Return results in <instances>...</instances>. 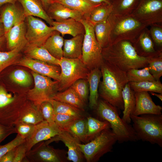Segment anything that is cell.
I'll use <instances>...</instances> for the list:
<instances>
[{
    "label": "cell",
    "instance_id": "cell-1",
    "mask_svg": "<svg viewBox=\"0 0 162 162\" xmlns=\"http://www.w3.org/2000/svg\"><path fill=\"white\" fill-rule=\"evenodd\" d=\"M100 70L102 80L99 86V97L119 110H123L122 92L129 82L127 72L104 60Z\"/></svg>",
    "mask_w": 162,
    "mask_h": 162
},
{
    "label": "cell",
    "instance_id": "cell-2",
    "mask_svg": "<svg viewBox=\"0 0 162 162\" xmlns=\"http://www.w3.org/2000/svg\"><path fill=\"white\" fill-rule=\"evenodd\" d=\"M104 60L127 72L148 66V57L138 55L132 43L122 40L102 48Z\"/></svg>",
    "mask_w": 162,
    "mask_h": 162
},
{
    "label": "cell",
    "instance_id": "cell-3",
    "mask_svg": "<svg viewBox=\"0 0 162 162\" xmlns=\"http://www.w3.org/2000/svg\"><path fill=\"white\" fill-rule=\"evenodd\" d=\"M96 109L100 120H106L109 123L119 143L138 140L133 126L120 117L119 109L103 99L98 100Z\"/></svg>",
    "mask_w": 162,
    "mask_h": 162
},
{
    "label": "cell",
    "instance_id": "cell-4",
    "mask_svg": "<svg viewBox=\"0 0 162 162\" xmlns=\"http://www.w3.org/2000/svg\"><path fill=\"white\" fill-rule=\"evenodd\" d=\"M107 19L111 26L110 44L124 40L132 43L145 28L149 26L131 14L124 15L111 13Z\"/></svg>",
    "mask_w": 162,
    "mask_h": 162
},
{
    "label": "cell",
    "instance_id": "cell-5",
    "mask_svg": "<svg viewBox=\"0 0 162 162\" xmlns=\"http://www.w3.org/2000/svg\"><path fill=\"white\" fill-rule=\"evenodd\" d=\"M133 127L139 140L162 147V115H130Z\"/></svg>",
    "mask_w": 162,
    "mask_h": 162
},
{
    "label": "cell",
    "instance_id": "cell-6",
    "mask_svg": "<svg viewBox=\"0 0 162 162\" xmlns=\"http://www.w3.org/2000/svg\"><path fill=\"white\" fill-rule=\"evenodd\" d=\"M80 22L85 30L80 59L90 70L95 68L100 69L104 62L102 48L95 37L93 25L87 19L83 18Z\"/></svg>",
    "mask_w": 162,
    "mask_h": 162
},
{
    "label": "cell",
    "instance_id": "cell-7",
    "mask_svg": "<svg viewBox=\"0 0 162 162\" xmlns=\"http://www.w3.org/2000/svg\"><path fill=\"white\" fill-rule=\"evenodd\" d=\"M117 141L116 137L110 128L103 130L90 142L78 145L88 162H96L107 153L112 151Z\"/></svg>",
    "mask_w": 162,
    "mask_h": 162
},
{
    "label": "cell",
    "instance_id": "cell-8",
    "mask_svg": "<svg viewBox=\"0 0 162 162\" xmlns=\"http://www.w3.org/2000/svg\"><path fill=\"white\" fill-rule=\"evenodd\" d=\"M59 66L61 71L58 91H60L65 90L80 79H87L90 71L79 58L63 57L60 60Z\"/></svg>",
    "mask_w": 162,
    "mask_h": 162
},
{
    "label": "cell",
    "instance_id": "cell-9",
    "mask_svg": "<svg viewBox=\"0 0 162 162\" xmlns=\"http://www.w3.org/2000/svg\"><path fill=\"white\" fill-rule=\"evenodd\" d=\"M31 73L34 85L33 88L28 92L27 98L35 105L40 107L42 103L51 99L57 93L58 82L53 81L50 77L33 71Z\"/></svg>",
    "mask_w": 162,
    "mask_h": 162
},
{
    "label": "cell",
    "instance_id": "cell-10",
    "mask_svg": "<svg viewBox=\"0 0 162 162\" xmlns=\"http://www.w3.org/2000/svg\"><path fill=\"white\" fill-rule=\"evenodd\" d=\"M27 45L42 46L47 38L55 31L39 18L29 16L26 17Z\"/></svg>",
    "mask_w": 162,
    "mask_h": 162
},
{
    "label": "cell",
    "instance_id": "cell-11",
    "mask_svg": "<svg viewBox=\"0 0 162 162\" xmlns=\"http://www.w3.org/2000/svg\"><path fill=\"white\" fill-rule=\"evenodd\" d=\"M139 21L150 26L162 23V0H140L131 14Z\"/></svg>",
    "mask_w": 162,
    "mask_h": 162
},
{
    "label": "cell",
    "instance_id": "cell-12",
    "mask_svg": "<svg viewBox=\"0 0 162 162\" xmlns=\"http://www.w3.org/2000/svg\"><path fill=\"white\" fill-rule=\"evenodd\" d=\"M60 132L61 130L56 124L50 125L45 120L35 125L33 132L25 139L24 142L27 152L31 150L36 144L50 139L58 135Z\"/></svg>",
    "mask_w": 162,
    "mask_h": 162
},
{
    "label": "cell",
    "instance_id": "cell-13",
    "mask_svg": "<svg viewBox=\"0 0 162 162\" xmlns=\"http://www.w3.org/2000/svg\"><path fill=\"white\" fill-rule=\"evenodd\" d=\"M16 64L28 68L32 71L58 82L59 81L61 71L59 66L26 56L20 59Z\"/></svg>",
    "mask_w": 162,
    "mask_h": 162
},
{
    "label": "cell",
    "instance_id": "cell-14",
    "mask_svg": "<svg viewBox=\"0 0 162 162\" xmlns=\"http://www.w3.org/2000/svg\"><path fill=\"white\" fill-rule=\"evenodd\" d=\"M16 99L15 96L9 93L4 85L0 84V124L7 126H13L18 115L9 108Z\"/></svg>",
    "mask_w": 162,
    "mask_h": 162
},
{
    "label": "cell",
    "instance_id": "cell-15",
    "mask_svg": "<svg viewBox=\"0 0 162 162\" xmlns=\"http://www.w3.org/2000/svg\"><path fill=\"white\" fill-rule=\"evenodd\" d=\"M25 20L18 22L5 35L6 48L8 50L16 48L22 50L26 45V24Z\"/></svg>",
    "mask_w": 162,
    "mask_h": 162
},
{
    "label": "cell",
    "instance_id": "cell-16",
    "mask_svg": "<svg viewBox=\"0 0 162 162\" xmlns=\"http://www.w3.org/2000/svg\"><path fill=\"white\" fill-rule=\"evenodd\" d=\"M136 103L132 114L139 116L144 114H162V107L156 105L148 92H134Z\"/></svg>",
    "mask_w": 162,
    "mask_h": 162
},
{
    "label": "cell",
    "instance_id": "cell-17",
    "mask_svg": "<svg viewBox=\"0 0 162 162\" xmlns=\"http://www.w3.org/2000/svg\"><path fill=\"white\" fill-rule=\"evenodd\" d=\"M46 144L54 141L60 140L68 148L67 159L74 162H82L83 159V154L81 151L78 144L80 141L66 131H61L60 133L50 139Z\"/></svg>",
    "mask_w": 162,
    "mask_h": 162
},
{
    "label": "cell",
    "instance_id": "cell-18",
    "mask_svg": "<svg viewBox=\"0 0 162 162\" xmlns=\"http://www.w3.org/2000/svg\"><path fill=\"white\" fill-rule=\"evenodd\" d=\"M132 44L138 54L140 56L148 57L162 54V51L155 49L147 27L143 30Z\"/></svg>",
    "mask_w": 162,
    "mask_h": 162
},
{
    "label": "cell",
    "instance_id": "cell-19",
    "mask_svg": "<svg viewBox=\"0 0 162 162\" xmlns=\"http://www.w3.org/2000/svg\"><path fill=\"white\" fill-rule=\"evenodd\" d=\"M0 16L3 24L5 35L16 23L25 19L23 9L15 4L8 3L0 8Z\"/></svg>",
    "mask_w": 162,
    "mask_h": 162
},
{
    "label": "cell",
    "instance_id": "cell-20",
    "mask_svg": "<svg viewBox=\"0 0 162 162\" xmlns=\"http://www.w3.org/2000/svg\"><path fill=\"white\" fill-rule=\"evenodd\" d=\"M46 12L52 20L58 22H62L69 18L80 21L84 18L80 12L57 2H52L49 6Z\"/></svg>",
    "mask_w": 162,
    "mask_h": 162
},
{
    "label": "cell",
    "instance_id": "cell-21",
    "mask_svg": "<svg viewBox=\"0 0 162 162\" xmlns=\"http://www.w3.org/2000/svg\"><path fill=\"white\" fill-rule=\"evenodd\" d=\"M51 26L54 30L59 32L62 36L68 34L74 37L85 33V28L82 23L72 18L60 22L53 20Z\"/></svg>",
    "mask_w": 162,
    "mask_h": 162
},
{
    "label": "cell",
    "instance_id": "cell-22",
    "mask_svg": "<svg viewBox=\"0 0 162 162\" xmlns=\"http://www.w3.org/2000/svg\"><path fill=\"white\" fill-rule=\"evenodd\" d=\"M23 8L26 17L31 16L43 19L51 26L53 20L44 10L40 0H17Z\"/></svg>",
    "mask_w": 162,
    "mask_h": 162
},
{
    "label": "cell",
    "instance_id": "cell-23",
    "mask_svg": "<svg viewBox=\"0 0 162 162\" xmlns=\"http://www.w3.org/2000/svg\"><path fill=\"white\" fill-rule=\"evenodd\" d=\"M102 77L100 69L95 68L90 70L87 78L89 92V106L92 109H96L98 105V87Z\"/></svg>",
    "mask_w": 162,
    "mask_h": 162
},
{
    "label": "cell",
    "instance_id": "cell-24",
    "mask_svg": "<svg viewBox=\"0 0 162 162\" xmlns=\"http://www.w3.org/2000/svg\"><path fill=\"white\" fill-rule=\"evenodd\" d=\"M28 157L32 160L45 162H61L63 160L59 152L45 143L40 146L35 151L29 152Z\"/></svg>",
    "mask_w": 162,
    "mask_h": 162
},
{
    "label": "cell",
    "instance_id": "cell-25",
    "mask_svg": "<svg viewBox=\"0 0 162 162\" xmlns=\"http://www.w3.org/2000/svg\"><path fill=\"white\" fill-rule=\"evenodd\" d=\"M84 34H80L71 39L64 40L63 56L68 58H81Z\"/></svg>",
    "mask_w": 162,
    "mask_h": 162
},
{
    "label": "cell",
    "instance_id": "cell-26",
    "mask_svg": "<svg viewBox=\"0 0 162 162\" xmlns=\"http://www.w3.org/2000/svg\"><path fill=\"white\" fill-rule=\"evenodd\" d=\"M23 50L26 56L59 66L60 60L52 56L43 46H38L26 45Z\"/></svg>",
    "mask_w": 162,
    "mask_h": 162
},
{
    "label": "cell",
    "instance_id": "cell-27",
    "mask_svg": "<svg viewBox=\"0 0 162 162\" xmlns=\"http://www.w3.org/2000/svg\"><path fill=\"white\" fill-rule=\"evenodd\" d=\"M53 2L59 3L80 12L84 18L88 20L92 11L100 4L94 3L88 0H52V2Z\"/></svg>",
    "mask_w": 162,
    "mask_h": 162
},
{
    "label": "cell",
    "instance_id": "cell-28",
    "mask_svg": "<svg viewBox=\"0 0 162 162\" xmlns=\"http://www.w3.org/2000/svg\"><path fill=\"white\" fill-rule=\"evenodd\" d=\"M64 39L60 33L55 31L46 40L43 46L55 58L60 60L63 57Z\"/></svg>",
    "mask_w": 162,
    "mask_h": 162
},
{
    "label": "cell",
    "instance_id": "cell-29",
    "mask_svg": "<svg viewBox=\"0 0 162 162\" xmlns=\"http://www.w3.org/2000/svg\"><path fill=\"white\" fill-rule=\"evenodd\" d=\"M44 120L40 107L36 106L32 102L31 105L20 110L15 122L20 121L36 125Z\"/></svg>",
    "mask_w": 162,
    "mask_h": 162
},
{
    "label": "cell",
    "instance_id": "cell-30",
    "mask_svg": "<svg viewBox=\"0 0 162 162\" xmlns=\"http://www.w3.org/2000/svg\"><path fill=\"white\" fill-rule=\"evenodd\" d=\"M122 95L124 108L122 119L125 122L130 124L131 122L130 115L133 114L136 103L134 92L130 88L129 82L123 88Z\"/></svg>",
    "mask_w": 162,
    "mask_h": 162
},
{
    "label": "cell",
    "instance_id": "cell-31",
    "mask_svg": "<svg viewBox=\"0 0 162 162\" xmlns=\"http://www.w3.org/2000/svg\"><path fill=\"white\" fill-rule=\"evenodd\" d=\"M51 99L69 104L82 111L84 110L85 103L70 87L61 92L56 93Z\"/></svg>",
    "mask_w": 162,
    "mask_h": 162
},
{
    "label": "cell",
    "instance_id": "cell-32",
    "mask_svg": "<svg viewBox=\"0 0 162 162\" xmlns=\"http://www.w3.org/2000/svg\"><path fill=\"white\" fill-rule=\"evenodd\" d=\"M93 28L96 39L102 48L109 45L111 26L108 19L95 24Z\"/></svg>",
    "mask_w": 162,
    "mask_h": 162
},
{
    "label": "cell",
    "instance_id": "cell-33",
    "mask_svg": "<svg viewBox=\"0 0 162 162\" xmlns=\"http://www.w3.org/2000/svg\"><path fill=\"white\" fill-rule=\"evenodd\" d=\"M112 11V4L106 3L100 4L92 11L88 20L94 25L107 20Z\"/></svg>",
    "mask_w": 162,
    "mask_h": 162
},
{
    "label": "cell",
    "instance_id": "cell-34",
    "mask_svg": "<svg viewBox=\"0 0 162 162\" xmlns=\"http://www.w3.org/2000/svg\"><path fill=\"white\" fill-rule=\"evenodd\" d=\"M87 121L88 141L92 140L103 130L110 128L109 123L106 120L102 121L89 117L87 118Z\"/></svg>",
    "mask_w": 162,
    "mask_h": 162
},
{
    "label": "cell",
    "instance_id": "cell-35",
    "mask_svg": "<svg viewBox=\"0 0 162 162\" xmlns=\"http://www.w3.org/2000/svg\"><path fill=\"white\" fill-rule=\"evenodd\" d=\"M131 88L134 92H153L162 94V84L160 81H146L138 82H129Z\"/></svg>",
    "mask_w": 162,
    "mask_h": 162
},
{
    "label": "cell",
    "instance_id": "cell-36",
    "mask_svg": "<svg viewBox=\"0 0 162 162\" xmlns=\"http://www.w3.org/2000/svg\"><path fill=\"white\" fill-rule=\"evenodd\" d=\"M140 0H113L112 13L121 15L131 14L136 7Z\"/></svg>",
    "mask_w": 162,
    "mask_h": 162
},
{
    "label": "cell",
    "instance_id": "cell-37",
    "mask_svg": "<svg viewBox=\"0 0 162 162\" xmlns=\"http://www.w3.org/2000/svg\"><path fill=\"white\" fill-rule=\"evenodd\" d=\"M67 131L80 141L83 142L87 141V119L83 117L78 119L70 126Z\"/></svg>",
    "mask_w": 162,
    "mask_h": 162
},
{
    "label": "cell",
    "instance_id": "cell-38",
    "mask_svg": "<svg viewBox=\"0 0 162 162\" xmlns=\"http://www.w3.org/2000/svg\"><path fill=\"white\" fill-rule=\"evenodd\" d=\"M22 50L16 48L8 51H0V74L10 66L17 63L20 59Z\"/></svg>",
    "mask_w": 162,
    "mask_h": 162
},
{
    "label": "cell",
    "instance_id": "cell-39",
    "mask_svg": "<svg viewBox=\"0 0 162 162\" xmlns=\"http://www.w3.org/2000/svg\"><path fill=\"white\" fill-rule=\"evenodd\" d=\"M48 101L52 104L55 113L68 115L79 118L83 117L82 110L73 106L52 99Z\"/></svg>",
    "mask_w": 162,
    "mask_h": 162
},
{
    "label": "cell",
    "instance_id": "cell-40",
    "mask_svg": "<svg viewBox=\"0 0 162 162\" xmlns=\"http://www.w3.org/2000/svg\"><path fill=\"white\" fill-rule=\"evenodd\" d=\"M149 70V67L147 66L141 69H134L129 70L127 72L129 82L156 80L150 73Z\"/></svg>",
    "mask_w": 162,
    "mask_h": 162
},
{
    "label": "cell",
    "instance_id": "cell-41",
    "mask_svg": "<svg viewBox=\"0 0 162 162\" xmlns=\"http://www.w3.org/2000/svg\"><path fill=\"white\" fill-rule=\"evenodd\" d=\"M9 78L13 82L23 87H28L32 83L30 75L22 69H17L12 71L9 75Z\"/></svg>",
    "mask_w": 162,
    "mask_h": 162
},
{
    "label": "cell",
    "instance_id": "cell-42",
    "mask_svg": "<svg viewBox=\"0 0 162 162\" xmlns=\"http://www.w3.org/2000/svg\"><path fill=\"white\" fill-rule=\"evenodd\" d=\"M149 72L156 80L160 81L162 76V54L148 57Z\"/></svg>",
    "mask_w": 162,
    "mask_h": 162
},
{
    "label": "cell",
    "instance_id": "cell-43",
    "mask_svg": "<svg viewBox=\"0 0 162 162\" xmlns=\"http://www.w3.org/2000/svg\"><path fill=\"white\" fill-rule=\"evenodd\" d=\"M79 118L70 115L55 113V122L61 131H67L70 126Z\"/></svg>",
    "mask_w": 162,
    "mask_h": 162
},
{
    "label": "cell",
    "instance_id": "cell-44",
    "mask_svg": "<svg viewBox=\"0 0 162 162\" xmlns=\"http://www.w3.org/2000/svg\"><path fill=\"white\" fill-rule=\"evenodd\" d=\"M85 103L87 100L89 93L88 83L87 79H80L70 86Z\"/></svg>",
    "mask_w": 162,
    "mask_h": 162
},
{
    "label": "cell",
    "instance_id": "cell-45",
    "mask_svg": "<svg viewBox=\"0 0 162 162\" xmlns=\"http://www.w3.org/2000/svg\"><path fill=\"white\" fill-rule=\"evenodd\" d=\"M159 24L151 25L149 30L154 45L157 47V50L162 51V26Z\"/></svg>",
    "mask_w": 162,
    "mask_h": 162
},
{
    "label": "cell",
    "instance_id": "cell-46",
    "mask_svg": "<svg viewBox=\"0 0 162 162\" xmlns=\"http://www.w3.org/2000/svg\"><path fill=\"white\" fill-rule=\"evenodd\" d=\"M40 109L44 120L50 125L56 124L54 121L55 112L52 104L49 101L42 103Z\"/></svg>",
    "mask_w": 162,
    "mask_h": 162
},
{
    "label": "cell",
    "instance_id": "cell-47",
    "mask_svg": "<svg viewBox=\"0 0 162 162\" xmlns=\"http://www.w3.org/2000/svg\"><path fill=\"white\" fill-rule=\"evenodd\" d=\"M14 125L16 132L25 139L32 134L35 126V125L20 121L16 122Z\"/></svg>",
    "mask_w": 162,
    "mask_h": 162
},
{
    "label": "cell",
    "instance_id": "cell-48",
    "mask_svg": "<svg viewBox=\"0 0 162 162\" xmlns=\"http://www.w3.org/2000/svg\"><path fill=\"white\" fill-rule=\"evenodd\" d=\"M25 139L19 134L13 140L4 145H0V159L7 153L23 143Z\"/></svg>",
    "mask_w": 162,
    "mask_h": 162
},
{
    "label": "cell",
    "instance_id": "cell-49",
    "mask_svg": "<svg viewBox=\"0 0 162 162\" xmlns=\"http://www.w3.org/2000/svg\"><path fill=\"white\" fill-rule=\"evenodd\" d=\"M26 153V148L24 142L16 147L13 162H22Z\"/></svg>",
    "mask_w": 162,
    "mask_h": 162
},
{
    "label": "cell",
    "instance_id": "cell-50",
    "mask_svg": "<svg viewBox=\"0 0 162 162\" xmlns=\"http://www.w3.org/2000/svg\"><path fill=\"white\" fill-rule=\"evenodd\" d=\"M14 132L16 131L14 126H7L0 124V143Z\"/></svg>",
    "mask_w": 162,
    "mask_h": 162
},
{
    "label": "cell",
    "instance_id": "cell-51",
    "mask_svg": "<svg viewBox=\"0 0 162 162\" xmlns=\"http://www.w3.org/2000/svg\"><path fill=\"white\" fill-rule=\"evenodd\" d=\"M16 147L10 150L0 159V162H13Z\"/></svg>",
    "mask_w": 162,
    "mask_h": 162
},
{
    "label": "cell",
    "instance_id": "cell-52",
    "mask_svg": "<svg viewBox=\"0 0 162 162\" xmlns=\"http://www.w3.org/2000/svg\"><path fill=\"white\" fill-rule=\"evenodd\" d=\"M43 6L46 11L50 5L52 3V0H40Z\"/></svg>",
    "mask_w": 162,
    "mask_h": 162
},
{
    "label": "cell",
    "instance_id": "cell-53",
    "mask_svg": "<svg viewBox=\"0 0 162 162\" xmlns=\"http://www.w3.org/2000/svg\"><path fill=\"white\" fill-rule=\"evenodd\" d=\"M4 46H6V39L5 35L0 37V51H4L3 50Z\"/></svg>",
    "mask_w": 162,
    "mask_h": 162
},
{
    "label": "cell",
    "instance_id": "cell-54",
    "mask_svg": "<svg viewBox=\"0 0 162 162\" xmlns=\"http://www.w3.org/2000/svg\"><path fill=\"white\" fill-rule=\"evenodd\" d=\"M89 1L97 4H100L106 3L112 4L113 0H88Z\"/></svg>",
    "mask_w": 162,
    "mask_h": 162
},
{
    "label": "cell",
    "instance_id": "cell-55",
    "mask_svg": "<svg viewBox=\"0 0 162 162\" xmlns=\"http://www.w3.org/2000/svg\"><path fill=\"white\" fill-rule=\"evenodd\" d=\"M17 0H0V8L4 5L8 3L15 4Z\"/></svg>",
    "mask_w": 162,
    "mask_h": 162
},
{
    "label": "cell",
    "instance_id": "cell-56",
    "mask_svg": "<svg viewBox=\"0 0 162 162\" xmlns=\"http://www.w3.org/2000/svg\"><path fill=\"white\" fill-rule=\"evenodd\" d=\"M5 35L4 26L0 16V37Z\"/></svg>",
    "mask_w": 162,
    "mask_h": 162
},
{
    "label": "cell",
    "instance_id": "cell-57",
    "mask_svg": "<svg viewBox=\"0 0 162 162\" xmlns=\"http://www.w3.org/2000/svg\"><path fill=\"white\" fill-rule=\"evenodd\" d=\"M150 93L153 95L156 96L159 98L160 100L162 101V94H157L153 92H150Z\"/></svg>",
    "mask_w": 162,
    "mask_h": 162
}]
</instances>
